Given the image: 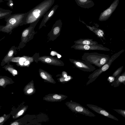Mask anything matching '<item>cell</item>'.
<instances>
[{"instance_id": "1", "label": "cell", "mask_w": 125, "mask_h": 125, "mask_svg": "<svg viewBox=\"0 0 125 125\" xmlns=\"http://www.w3.org/2000/svg\"><path fill=\"white\" fill-rule=\"evenodd\" d=\"M26 13L11 14L4 19L6 25L0 30V31L10 34L13 30L19 26L24 24V20Z\"/></svg>"}, {"instance_id": "2", "label": "cell", "mask_w": 125, "mask_h": 125, "mask_svg": "<svg viewBox=\"0 0 125 125\" xmlns=\"http://www.w3.org/2000/svg\"><path fill=\"white\" fill-rule=\"evenodd\" d=\"M110 58L108 55L94 52L84 53L81 59L86 62L100 68L106 64Z\"/></svg>"}, {"instance_id": "3", "label": "cell", "mask_w": 125, "mask_h": 125, "mask_svg": "<svg viewBox=\"0 0 125 125\" xmlns=\"http://www.w3.org/2000/svg\"><path fill=\"white\" fill-rule=\"evenodd\" d=\"M125 51L124 49L112 55L108 61L104 65L100 68L95 70L88 77L89 80L87 82L86 85H87L94 81L103 72L107 70L110 67L112 63Z\"/></svg>"}, {"instance_id": "4", "label": "cell", "mask_w": 125, "mask_h": 125, "mask_svg": "<svg viewBox=\"0 0 125 125\" xmlns=\"http://www.w3.org/2000/svg\"><path fill=\"white\" fill-rule=\"evenodd\" d=\"M72 112L79 113L91 117L95 116V115L80 104L71 101L66 104Z\"/></svg>"}, {"instance_id": "5", "label": "cell", "mask_w": 125, "mask_h": 125, "mask_svg": "<svg viewBox=\"0 0 125 125\" xmlns=\"http://www.w3.org/2000/svg\"><path fill=\"white\" fill-rule=\"evenodd\" d=\"M72 48L77 50H100L104 51H109L110 49L102 45L97 44L96 45H84L75 44L73 46Z\"/></svg>"}, {"instance_id": "6", "label": "cell", "mask_w": 125, "mask_h": 125, "mask_svg": "<svg viewBox=\"0 0 125 125\" xmlns=\"http://www.w3.org/2000/svg\"><path fill=\"white\" fill-rule=\"evenodd\" d=\"M119 1V0H114L109 7L101 13L99 20L104 21L108 20L117 7Z\"/></svg>"}, {"instance_id": "7", "label": "cell", "mask_w": 125, "mask_h": 125, "mask_svg": "<svg viewBox=\"0 0 125 125\" xmlns=\"http://www.w3.org/2000/svg\"><path fill=\"white\" fill-rule=\"evenodd\" d=\"M73 62L75 66L80 70L84 72H91L96 69L95 67L83 61L79 60H74Z\"/></svg>"}, {"instance_id": "8", "label": "cell", "mask_w": 125, "mask_h": 125, "mask_svg": "<svg viewBox=\"0 0 125 125\" xmlns=\"http://www.w3.org/2000/svg\"><path fill=\"white\" fill-rule=\"evenodd\" d=\"M86 105L89 108L96 113L108 118L118 121V119L106 110L97 105L90 104H87Z\"/></svg>"}, {"instance_id": "9", "label": "cell", "mask_w": 125, "mask_h": 125, "mask_svg": "<svg viewBox=\"0 0 125 125\" xmlns=\"http://www.w3.org/2000/svg\"><path fill=\"white\" fill-rule=\"evenodd\" d=\"M28 107L26 106H19L16 108L14 107L11 108L10 113L13 119H16L23 115L26 111Z\"/></svg>"}, {"instance_id": "10", "label": "cell", "mask_w": 125, "mask_h": 125, "mask_svg": "<svg viewBox=\"0 0 125 125\" xmlns=\"http://www.w3.org/2000/svg\"><path fill=\"white\" fill-rule=\"evenodd\" d=\"M77 5L81 7L89 9L94 6V3L91 0H75Z\"/></svg>"}, {"instance_id": "11", "label": "cell", "mask_w": 125, "mask_h": 125, "mask_svg": "<svg viewBox=\"0 0 125 125\" xmlns=\"http://www.w3.org/2000/svg\"><path fill=\"white\" fill-rule=\"evenodd\" d=\"M121 83L125 85V72L116 77L111 85L114 87H116L119 86Z\"/></svg>"}, {"instance_id": "12", "label": "cell", "mask_w": 125, "mask_h": 125, "mask_svg": "<svg viewBox=\"0 0 125 125\" xmlns=\"http://www.w3.org/2000/svg\"><path fill=\"white\" fill-rule=\"evenodd\" d=\"M75 44L84 45H96L98 42L93 41L92 39H80L74 42Z\"/></svg>"}, {"instance_id": "13", "label": "cell", "mask_w": 125, "mask_h": 125, "mask_svg": "<svg viewBox=\"0 0 125 125\" xmlns=\"http://www.w3.org/2000/svg\"><path fill=\"white\" fill-rule=\"evenodd\" d=\"M11 114L9 113L6 115L5 114L0 116V125H3L10 117Z\"/></svg>"}, {"instance_id": "14", "label": "cell", "mask_w": 125, "mask_h": 125, "mask_svg": "<svg viewBox=\"0 0 125 125\" xmlns=\"http://www.w3.org/2000/svg\"><path fill=\"white\" fill-rule=\"evenodd\" d=\"M97 36L101 39L102 37L104 38V36L105 35L104 31L100 29H96L93 31Z\"/></svg>"}, {"instance_id": "15", "label": "cell", "mask_w": 125, "mask_h": 125, "mask_svg": "<svg viewBox=\"0 0 125 125\" xmlns=\"http://www.w3.org/2000/svg\"><path fill=\"white\" fill-rule=\"evenodd\" d=\"M12 12L11 10H8L7 11L0 13V19L6 18L10 15Z\"/></svg>"}, {"instance_id": "16", "label": "cell", "mask_w": 125, "mask_h": 125, "mask_svg": "<svg viewBox=\"0 0 125 125\" xmlns=\"http://www.w3.org/2000/svg\"><path fill=\"white\" fill-rule=\"evenodd\" d=\"M22 118L16 120L13 122H10L9 125H23L24 123Z\"/></svg>"}, {"instance_id": "17", "label": "cell", "mask_w": 125, "mask_h": 125, "mask_svg": "<svg viewBox=\"0 0 125 125\" xmlns=\"http://www.w3.org/2000/svg\"><path fill=\"white\" fill-rule=\"evenodd\" d=\"M123 68V66H122L118 68L113 74L112 76L115 78L120 75Z\"/></svg>"}, {"instance_id": "18", "label": "cell", "mask_w": 125, "mask_h": 125, "mask_svg": "<svg viewBox=\"0 0 125 125\" xmlns=\"http://www.w3.org/2000/svg\"><path fill=\"white\" fill-rule=\"evenodd\" d=\"M113 109L125 118V110L115 109Z\"/></svg>"}, {"instance_id": "19", "label": "cell", "mask_w": 125, "mask_h": 125, "mask_svg": "<svg viewBox=\"0 0 125 125\" xmlns=\"http://www.w3.org/2000/svg\"><path fill=\"white\" fill-rule=\"evenodd\" d=\"M40 12V10H39L35 9L33 11L32 14L35 18H37L39 16V13Z\"/></svg>"}, {"instance_id": "20", "label": "cell", "mask_w": 125, "mask_h": 125, "mask_svg": "<svg viewBox=\"0 0 125 125\" xmlns=\"http://www.w3.org/2000/svg\"><path fill=\"white\" fill-rule=\"evenodd\" d=\"M6 0L8 1V2L6 3V4L8 6L11 8L13 9L14 6L13 1L11 0Z\"/></svg>"}, {"instance_id": "21", "label": "cell", "mask_w": 125, "mask_h": 125, "mask_svg": "<svg viewBox=\"0 0 125 125\" xmlns=\"http://www.w3.org/2000/svg\"><path fill=\"white\" fill-rule=\"evenodd\" d=\"M115 78L112 76H110L108 78L107 80L110 83L113 82L115 80Z\"/></svg>"}, {"instance_id": "22", "label": "cell", "mask_w": 125, "mask_h": 125, "mask_svg": "<svg viewBox=\"0 0 125 125\" xmlns=\"http://www.w3.org/2000/svg\"><path fill=\"white\" fill-rule=\"evenodd\" d=\"M60 31V28L58 27L55 28L53 30V32L54 34H57Z\"/></svg>"}, {"instance_id": "23", "label": "cell", "mask_w": 125, "mask_h": 125, "mask_svg": "<svg viewBox=\"0 0 125 125\" xmlns=\"http://www.w3.org/2000/svg\"><path fill=\"white\" fill-rule=\"evenodd\" d=\"M53 97L54 99L57 100L60 99L61 98V97L60 96L57 94L54 95Z\"/></svg>"}, {"instance_id": "24", "label": "cell", "mask_w": 125, "mask_h": 125, "mask_svg": "<svg viewBox=\"0 0 125 125\" xmlns=\"http://www.w3.org/2000/svg\"><path fill=\"white\" fill-rule=\"evenodd\" d=\"M86 26L91 31H92L93 32L96 29V28L95 27H92L90 26L87 25H86Z\"/></svg>"}, {"instance_id": "25", "label": "cell", "mask_w": 125, "mask_h": 125, "mask_svg": "<svg viewBox=\"0 0 125 125\" xmlns=\"http://www.w3.org/2000/svg\"><path fill=\"white\" fill-rule=\"evenodd\" d=\"M5 83L4 80L3 79H2L0 80V85L1 86L3 85H4Z\"/></svg>"}, {"instance_id": "26", "label": "cell", "mask_w": 125, "mask_h": 125, "mask_svg": "<svg viewBox=\"0 0 125 125\" xmlns=\"http://www.w3.org/2000/svg\"><path fill=\"white\" fill-rule=\"evenodd\" d=\"M71 79V77L70 76H68L65 78V80L66 81H68L70 80Z\"/></svg>"}, {"instance_id": "27", "label": "cell", "mask_w": 125, "mask_h": 125, "mask_svg": "<svg viewBox=\"0 0 125 125\" xmlns=\"http://www.w3.org/2000/svg\"><path fill=\"white\" fill-rule=\"evenodd\" d=\"M51 59L49 58H47L45 60V61L47 63H50L51 62Z\"/></svg>"}, {"instance_id": "28", "label": "cell", "mask_w": 125, "mask_h": 125, "mask_svg": "<svg viewBox=\"0 0 125 125\" xmlns=\"http://www.w3.org/2000/svg\"><path fill=\"white\" fill-rule=\"evenodd\" d=\"M8 10L3 9L2 8H0V13L7 11Z\"/></svg>"}, {"instance_id": "29", "label": "cell", "mask_w": 125, "mask_h": 125, "mask_svg": "<svg viewBox=\"0 0 125 125\" xmlns=\"http://www.w3.org/2000/svg\"><path fill=\"white\" fill-rule=\"evenodd\" d=\"M33 91V89H30L27 91V93L28 94H30Z\"/></svg>"}, {"instance_id": "30", "label": "cell", "mask_w": 125, "mask_h": 125, "mask_svg": "<svg viewBox=\"0 0 125 125\" xmlns=\"http://www.w3.org/2000/svg\"><path fill=\"white\" fill-rule=\"evenodd\" d=\"M26 61V59L24 58H21L20 59V61H22V62H24L25 61Z\"/></svg>"}, {"instance_id": "31", "label": "cell", "mask_w": 125, "mask_h": 125, "mask_svg": "<svg viewBox=\"0 0 125 125\" xmlns=\"http://www.w3.org/2000/svg\"><path fill=\"white\" fill-rule=\"evenodd\" d=\"M54 12L53 10H52V11L50 13H49L48 15V17H50L53 14Z\"/></svg>"}, {"instance_id": "32", "label": "cell", "mask_w": 125, "mask_h": 125, "mask_svg": "<svg viewBox=\"0 0 125 125\" xmlns=\"http://www.w3.org/2000/svg\"><path fill=\"white\" fill-rule=\"evenodd\" d=\"M29 63V61H27L25 62L24 63V65H28Z\"/></svg>"}, {"instance_id": "33", "label": "cell", "mask_w": 125, "mask_h": 125, "mask_svg": "<svg viewBox=\"0 0 125 125\" xmlns=\"http://www.w3.org/2000/svg\"><path fill=\"white\" fill-rule=\"evenodd\" d=\"M13 73L15 74H16L17 73V71L15 70H14L13 71Z\"/></svg>"}, {"instance_id": "34", "label": "cell", "mask_w": 125, "mask_h": 125, "mask_svg": "<svg viewBox=\"0 0 125 125\" xmlns=\"http://www.w3.org/2000/svg\"><path fill=\"white\" fill-rule=\"evenodd\" d=\"M45 75V74L44 73H42L40 74V75L42 77Z\"/></svg>"}, {"instance_id": "35", "label": "cell", "mask_w": 125, "mask_h": 125, "mask_svg": "<svg viewBox=\"0 0 125 125\" xmlns=\"http://www.w3.org/2000/svg\"><path fill=\"white\" fill-rule=\"evenodd\" d=\"M23 62L22 61H19V64L20 65H23Z\"/></svg>"}, {"instance_id": "36", "label": "cell", "mask_w": 125, "mask_h": 125, "mask_svg": "<svg viewBox=\"0 0 125 125\" xmlns=\"http://www.w3.org/2000/svg\"><path fill=\"white\" fill-rule=\"evenodd\" d=\"M42 78L43 79H46L47 78V77L45 75L42 77Z\"/></svg>"}, {"instance_id": "37", "label": "cell", "mask_w": 125, "mask_h": 125, "mask_svg": "<svg viewBox=\"0 0 125 125\" xmlns=\"http://www.w3.org/2000/svg\"><path fill=\"white\" fill-rule=\"evenodd\" d=\"M57 57L58 58H60L61 57V56L60 54H57Z\"/></svg>"}, {"instance_id": "38", "label": "cell", "mask_w": 125, "mask_h": 125, "mask_svg": "<svg viewBox=\"0 0 125 125\" xmlns=\"http://www.w3.org/2000/svg\"><path fill=\"white\" fill-rule=\"evenodd\" d=\"M4 25H0V30L4 26Z\"/></svg>"}, {"instance_id": "39", "label": "cell", "mask_w": 125, "mask_h": 125, "mask_svg": "<svg viewBox=\"0 0 125 125\" xmlns=\"http://www.w3.org/2000/svg\"><path fill=\"white\" fill-rule=\"evenodd\" d=\"M4 2V1L2 0H0V4L3 2Z\"/></svg>"}, {"instance_id": "40", "label": "cell", "mask_w": 125, "mask_h": 125, "mask_svg": "<svg viewBox=\"0 0 125 125\" xmlns=\"http://www.w3.org/2000/svg\"><path fill=\"white\" fill-rule=\"evenodd\" d=\"M64 77L66 78V77H67V75L66 74H64Z\"/></svg>"}, {"instance_id": "41", "label": "cell", "mask_w": 125, "mask_h": 125, "mask_svg": "<svg viewBox=\"0 0 125 125\" xmlns=\"http://www.w3.org/2000/svg\"><path fill=\"white\" fill-rule=\"evenodd\" d=\"M0 108H1V107H0Z\"/></svg>"}]
</instances>
